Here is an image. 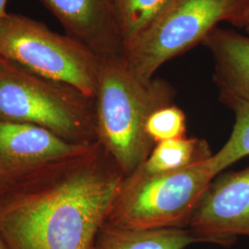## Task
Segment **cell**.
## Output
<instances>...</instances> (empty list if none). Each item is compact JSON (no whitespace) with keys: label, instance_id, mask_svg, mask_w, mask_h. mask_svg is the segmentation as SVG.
Instances as JSON below:
<instances>
[{"label":"cell","instance_id":"52a82bcc","mask_svg":"<svg viewBox=\"0 0 249 249\" xmlns=\"http://www.w3.org/2000/svg\"><path fill=\"white\" fill-rule=\"evenodd\" d=\"M188 229L210 244L231 247L249 237V167L221 173L205 190Z\"/></svg>","mask_w":249,"mask_h":249},{"label":"cell","instance_id":"4fadbf2b","mask_svg":"<svg viewBox=\"0 0 249 249\" xmlns=\"http://www.w3.org/2000/svg\"><path fill=\"white\" fill-rule=\"evenodd\" d=\"M175 0H116L126 47L160 17ZM125 50V49H124Z\"/></svg>","mask_w":249,"mask_h":249},{"label":"cell","instance_id":"6da1fadb","mask_svg":"<svg viewBox=\"0 0 249 249\" xmlns=\"http://www.w3.org/2000/svg\"><path fill=\"white\" fill-rule=\"evenodd\" d=\"M124 176L99 142L0 184L8 249H90Z\"/></svg>","mask_w":249,"mask_h":249},{"label":"cell","instance_id":"5bb4252c","mask_svg":"<svg viewBox=\"0 0 249 249\" xmlns=\"http://www.w3.org/2000/svg\"><path fill=\"white\" fill-rule=\"evenodd\" d=\"M227 107L234 113L235 122L228 141L211 158L216 176L249 156V103L235 102Z\"/></svg>","mask_w":249,"mask_h":249},{"label":"cell","instance_id":"8992f818","mask_svg":"<svg viewBox=\"0 0 249 249\" xmlns=\"http://www.w3.org/2000/svg\"><path fill=\"white\" fill-rule=\"evenodd\" d=\"M242 1L175 0L125 47L126 68L140 80L150 81L164 63L201 44L219 22H230Z\"/></svg>","mask_w":249,"mask_h":249},{"label":"cell","instance_id":"7a4b0ae2","mask_svg":"<svg viewBox=\"0 0 249 249\" xmlns=\"http://www.w3.org/2000/svg\"><path fill=\"white\" fill-rule=\"evenodd\" d=\"M174 97L175 89L166 80H140L124 59L100 60L97 139L124 177L138 169L155 146L145 130L149 116L172 105Z\"/></svg>","mask_w":249,"mask_h":249},{"label":"cell","instance_id":"3957f363","mask_svg":"<svg viewBox=\"0 0 249 249\" xmlns=\"http://www.w3.org/2000/svg\"><path fill=\"white\" fill-rule=\"evenodd\" d=\"M0 121L36 124L70 142H98L96 99L1 56Z\"/></svg>","mask_w":249,"mask_h":249},{"label":"cell","instance_id":"5b68a950","mask_svg":"<svg viewBox=\"0 0 249 249\" xmlns=\"http://www.w3.org/2000/svg\"><path fill=\"white\" fill-rule=\"evenodd\" d=\"M0 56L36 75L96 97L100 60L78 41L21 14L0 20Z\"/></svg>","mask_w":249,"mask_h":249},{"label":"cell","instance_id":"ba28073f","mask_svg":"<svg viewBox=\"0 0 249 249\" xmlns=\"http://www.w3.org/2000/svg\"><path fill=\"white\" fill-rule=\"evenodd\" d=\"M59 20L67 36L99 60L124 59V39L116 0H40Z\"/></svg>","mask_w":249,"mask_h":249},{"label":"cell","instance_id":"9a60e30c","mask_svg":"<svg viewBox=\"0 0 249 249\" xmlns=\"http://www.w3.org/2000/svg\"><path fill=\"white\" fill-rule=\"evenodd\" d=\"M145 130L154 145L182 139L187 137V117L181 108L173 104L160 107L149 116Z\"/></svg>","mask_w":249,"mask_h":249},{"label":"cell","instance_id":"8fae6325","mask_svg":"<svg viewBox=\"0 0 249 249\" xmlns=\"http://www.w3.org/2000/svg\"><path fill=\"white\" fill-rule=\"evenodd\" d=\"M202 243L210 244L188 228L133 230L105 222L90 249H185Z\"/></svg>","mask_w":249,"mask_h":249},{"label":"cell","instance_id":"e0dca14e","mask_svg":"<svg viewBox=\"0 0 249 249\" xmlns=\"http://www.w3.org/2000/svg\"><path fill=\"white\" fill-rule=\"evenodd\" d=\"M8 0H0V20L7 14L6 12V5Z\"/></svg>","mask_w":249,"mask_h":249},{"label":"cell","instance_id":"9c48e42d","mask_svg":"<svg viewBox=\"0 0 249 249\" xmlns=\"http://www.w3.org/2000/svg\"><path fill=\"white\" fill-rule=\"evenodd\" d=\"M91 144L67 142L36 124L0 121V184L80 154Z\"/></svg>","mask_w":249,"mask_h":249},{"label":"cell","instance_id":"ac0fdd59","mask_svg":"<svg viewBox=\"0 0 249 249\" xmlns=\"http://www.w3.org/2000/svg\"><path fill=\"white\" fill-rule=\"evenodd\" d=\"M0 249H8L6 245H5V243H4V241L2 239V237H1V235H0Z\"/></svg>","mask_w":249,"mask_h":249},{"label":"cell","instance_id":"30bf717a","mask_svg":"<svg viewBox=\"0 0 249 249\" xmlns=\"http://www.w3.org/2000/svg\"><path fill=\"white\" fill-rule=\"evenodd\" d=\"M201 44L213 54L220 101L249 103V36L216 27Z\"/></svg>","mask_w":249,"mask_h":249},{"label":"cell","instance_id":"277c9868","mask_svg":"<svg viewBox=\"0 0 249 249\" xmlns=\"http://www.w3.org/2000/svg\"><path fill=\"white\" fill-rule=\"evenodd\" d=\"M211 158L165 173L135 170L123 179L106 222L133 230L188 228L205 190L217 177Z\"/></svg>","mask_w":249,"mask_h":249},{"label":"cell","instance_id":"2e32d148","mask_svg":"<svg viewBox=\"0 0 249 249\" xmlns=\"http://www.w3.org/2000/svg\"><path fill=\"white\" fill-rule=\"evenodd\" d=\"M230 23L244 29L249 35V0L242 1L240 8Z\"/></svg>","mask_w":249,"mask_h":249},{"label":"cell","instance_id":"7c38bea8","mask_svg":"<svg viewBox=\"0 0 249 249\" xmlns=\"http://www.w3.org/2000/svg\"><path fill=\"white\" fill-rule=\"evenodd\" d=\"M213 155L207 141L185 137L156 144L139 168L148 174L177 171L208 160Z\"/></svg>","mask_w":249,"mask_h":249}]
</instances>
